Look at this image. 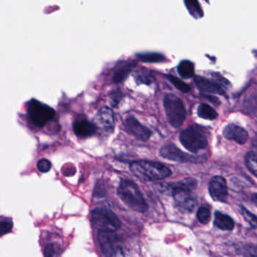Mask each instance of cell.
<instances>
[{
    "mask_svg": "<svg viewBox=\"0 0 257 257\" xmlns=\"http://www.w3.org/2000/svg\"><path fill=\"white\" fill-rule=\"evenodd\" d=\"M197 185L196 179L187 178L175 183L160 184L163 191L172 193L177 208L184 213L192 212L197 205V200L193 196V190Z\"/></svg>",
    "mask_w": 257,
    "mask_h": 257,
    "instance_id": "1",
    "label": "cell"
},
{
    "mask_svg": "<svg viewBox=\"0 0 257 257\" xmlns=\"http://www.w3.org/2000/svg\"><path fill=\"white\" fill-rule=\"evenodd\" d=\"M130 168L135 176L144 181H159L172 175V171L167 166L156 162H133Z\"/></svg>",
    "mask_w": 257,
    "mask_h": 257,
    "instance_id": "2",
    "label": "cell"
},
{
    "mask_svg": "<svg viewBox=\"0 0 257 257\" xmlns=\"http://www.w3.org/2000/svg\"><path fill=\"white\" fill-rule=\"evenodd\" d=\"M119 198L133 211L144 213L148 211V204L139 187L130 180H123L117 189Z\"/></svg>",
    "mask_w": 257,
    "mask_h": 257,
    "instance_id": "3",
    "label": "cell"
},
{
    "mask_svg": "<svg viewBox=\"0 0 257 257\" xmlns=\"http://www.w3.org/2000/svg\"><path fill=\"white\" fill-rule=\"evenodd\" d=\"M91 222L99 232H116L121 226L117 215L106 208H95L91 213Z\"/></svg>",
    "mask_w": 257,
    "mask_h": 257,
    "instance_id": "4",
    "label": "cell"
},
{
    "mask_svg": "<svg viewBox=\"0 0 257 257\" xmlns=\"http://www.w3.org/2000/svg\"><path fill=\"white\" fill-rule=\"evenodd\" d=\"M163 105L169 123L175 128L182 126L187 112L181 99L175 95L167 94L163 99Z\"/></svg>",
    "mask_w": 257,
    "mask_h": 257,
    "instance_id": "5",
    "label": "cell"
},
{
    "mask_svg": "<svg viewBox=\"0 0 257 257\" xmlns=\"http://www.w3.org/2000/svg\"><path fill=\"white\" fill-rule=\"evenodd\" d=\"M180 141L186 149L192 153L206 148L208 139L203 130L199 126H191L181 132Z\"/></svg>",
    "mask_w": 257,
    "mask_h": 257,
    "instance_id": "6",
    "label": "cell"
},
{
    "mask_svg": "<svg viewBox=\"0 0 257 257\" xmlns=\"http://www.w3.org/2000/svg\"><path fill=\"white\" fill-rule=\"evenodd\" d=\"M98 241L105 257L123 256V241L115 232H99Z\"/></svg>",
    "mask_w": 257,
    "mask_h": 257,
    "instance_id": "7",
    "label": "cell"
},
{
    "mask_svg": "<svg viewBox=\"0 0 257 257\" xmlns=\"http://www.w3.org/2000/svg\"><path fill=\"white\" fill-rule=\"evenodd\" d=\"M28 114L33 124L37 127L42 128L54 118L55 111L48 105L33 99L29 103Z\"/></svg>",
    "mask_w": 257,
    "mask_h": 257,
    "instance_id": "8",
    "label": "cell"
},
{
    "mask_svg": "<svg viewBox=\"0 0 257 257\" xmlns=\"http://www.w3.org/2000/svg\"><path fill=\"white\" fill-rule=\"evenodd\" d=\"M160 155L167 160L181 163H198L201 161L200 157L186 154L172 144L164 145L160 149Z\"/></svg>",
    "mask_w": 257,
    "mask_h": 257,
    "instance_id": "9",
    "label": "cell"
},
{
    "mask_svg": "<svg viewBox=\"0 0 257 257\" xmlns=\"http://www.w3.org/2000/svg\"><path fill=\"white\" fill-rule=\"evenodd\" d=\"M93 123L96 126V130H99L102 134H111L114 130L113 111L108 107L101 108L95 116Z\"/></svg>",
    "mask_w": 257,
    "mask_h": 257,
    "instance_id": "10",
    "label": "cell"
},
{
    "mask_svg": "<svg viewBox=\"0 0 257 257\" xmlns=\"http://www.w3.org/2000/svg\"><path fill=\"white\" fill-rule=\"evenodd\" d=\"M209 193L214 201L226 202L228 197L226 180L221 176H214L211 178L209 184Z\"/></svg>",
    "mask_w": 257,
    "mask_h": 257,
    "instance_id": "11",
    "label": "cell"
},
{
    "mask_svg": "<svg viewBox=\"0 0 257 257\" xmlns=\"http://www.w3.org/2000/svg\"><path fill=\"white\" fill-rule=\"evenodd\" d=\"M124 126L130 134L143 142L148 141L151 138V130L143 126L140 122L138 121L136 117L133 116L126 117L124 121Z\"/></svg>",
    "mask_w": 257,
    "mask_h": 257,
    "instance_id": "12",
    "label": "cell"
},
{
    "mask_svg": "<svg viewBox=\"0 0 257 257\" xmlns=\"http://www.w3.org/2000/svg\"><path fill=\"white\" fill-rule=\"evenodd\" d=\"M223 136L229 140H232L239 145H243L248 140V133L244 128L231 123L223 130Z\"/></svg>",
    "mask_w": 257,
    "mask_h": 257,
    "instance_id": "13",
    "label": "cell"
},
{
    "mask_svg": "<svg viewBox=\"0 0 257 257\" xmlns=\"http://www.w3.org/2000/svg\"><path fill=\"white\" fill-rule=\"evenodd\" d=\"M195 84L202 93L208 94H224V90L220 85L202 77H195Z\"/></svg>",
    "mask_w": 257,
    "mask_h": 257,
    "instance_id": "14",
    "label": "cell"
},
{
    "mask_svg": "<svg viewBox=\"0 0 257 257\" xmlns=\"http://www.w3.org/2000/svg\"><path fill=\"white\" fill-rule=\"evenodd\" d=\"M73 130L75 135L81 138L90 137L97 131L94 123L86 120L75 121L73 124Z\"/></svg>",
    "mask_w": 257,
    "mask_h": 257,
    "instance_id": "15",
    "label": "cell"
},
{
    "mask_svg": "<svg viewBox=\"0 0 257 257\" xmlns=\"http://www.w3.org/2000/svg\"><path fill=\"white\" fill-rule=\"evenodd\" d=\"M214 226L221 230L230 231L234 228V221L229 216L222 213H215V217H214Z\"/></svg>",
    "mask_w": 257,
    "mask_h": 257,
    "instance_id": "16",
    "label": "cell"
},
{
    "mask_svg": "<svg viewBox=\"0 0 257 257\" xmlns=\"http://www.w3.org/2000/svg\"><path fill=\"white\" fill-rule=\"evenodd\" d=\"M197 113L199 117L205 119V120H214L218 116L217 111L212 107L205 103L201 104L199 105Z\"/></svg>",
    "mask_w": 257,
    "mask_h": 257,
    "instance_id": "17",
    "label": "cell"
},
{
    "mask_svg": "<svg viewBox=\"0 0 257 257\" xmlns=\"http://www.w3.org/2000/svg\"><path fill=\"white\" fill-rule=\"evenodd\" d=\"M194 65L189 60H184L178 66V74L184 78H190L194 75Z\"/></svg>",
    "mask_w": 257,
    "mask_h": 257,
    "instance_id": "18",
    "label": "cell"
},
{
    "mask_svg": "<svg viewBox=\"0 0 257 257\" xmlns=\"http://www.w3.org/2000/svg\"><path fill=\"white\" fill-rule=\"evenodd\" d=\"M132 68H133V66L130 65V63L119 68L114 73V78H113L114 82L120 83L124 81L127 78L128 74L131 72Z\"/></svg>",
    "mask_w": 257,
    "mask_h": 257,
    "instance_id": "19",
    "label": "cell"
},
{
    "mask_svg": "<svg viewBox=\"0 0 257 257\" xmlns=\"http://www.w3.org/2000/svg\"><path fill=\"white\" fill-rule=\"evenodd\" d=\"M138 57L141 60L144 62H148V63H157V62H161L164 60V57L161 54H142L138 55Z\"/></svg>",
    "mask_w": 257,
    "mask_h": 257,
    "instance_id": "20",
    "label": "cell"
},
{
    "mask_svg": "<svg viewBox=\"0 0 257 257\" xmlns=\"http://www.w3.org/2000/svg\"><path fill=\"white\" fill-rule=\"evenodd\" d=\"M246 163L249 170L257 177V154L249 153L246 157Z\"/></svg>",
    "mask_w": 257,
    "mask_h": 257,
    "instance_id": "21",
    "label": "cell"
},
{
    "mask_svg": "<svg viewBox=\"0 0 257 257\" xmlns=\"http://www.w3.org/2000/svg\"><path fill=\"white\" fill-rule=\"evenodd\" d=\"M187 9L190 11L191 15L195 17H201L202 15V10L199 7L198 0H185Z\"/></svg>",
    "mask_w": 257,
    "mask_h": 257,
    "instance_id": "22",
    "label": "cell"
},
{
    "mask_svg": "<svg viewBox=\"0 0 257 257\" xmlns=\"http://www.w3.org/2000/svg\"><path fill=\"white\" fill-rule=\"evenodd\" d=\"M197 218L202 224H207L211 219V211L207 207H201L197 212Z\"/></svg>",
    "mask_w": 257,
    "mask_h": 257,
    "instance_id": "23",
    "label": "cell"
},
{
    "mask_svg": "<svg viewBox=\"0 0 257 257\" xmlns=\"http://www.w3.org/2000/svg\"><path fill=\"white\" fill-rule=\"evenodd\" d=\"M168 78H169L171 83H172L177 89H178L180 91L183 92V93H188V92L190 91V87H189L187 84H185L184 81H181V80L178 79L176 77L172 76V75H169Z\"/></svg>",
    "mask_w": 257,
    "mask_h": 257,
    "instance_id": "24",
    "label": "cell"
},
{
    "mask_svg": "<svg viewBox=\"0 0 257 257\" xmlns=\"http://www.w3.org/2000/svg\"><path fill=\"white\" fill-rule=\"evenodd\" d=\"M241 212L244 218L247 220V223L250 225L251 227L257 228V217L256 215L252 214L248 210L244 208H241Z\"/></svg>",
    "mask_w": 257,
    "mask_h": 257,
    "instance_id": "25",
    "label": "cell"
},
{
    "mask_svg": "<svg viewBox=\"0 0 257 257\" xmlns=\"http://www.w3.org/2000/svg\"><path fill=\"white\" fill-rule=\"evenodd\" d=\"M37 169L42 173H47L51 169V163L46 159H42L37 163Z\"/></svg>",
    "mask_w": 257,
    "mask_h": 257,
    "instance_id": "26",
    "label": "cell"
},
{
    "mask_svg": "<svg viewBox=\"0 0 257 257\" xmlns=\"http://www.w3.org/2000/svg\"><path fill=\"white\" fill-rule=\"evenodd\" d=\"M12 226H13V224H12V222H0V236L10 232L12 231Z\"/></svg>",
    "mask_w": 257,
    "mask_h": 257,
    "instance_id": "27",
    "label": "cell"
},
{
    "mask_svg": "<svg viewBox=\"0 0 257 257\" xmlns=\"http://www.w3.org/2000/svg\"><path fill=\"white\" fill-rule=\"evenodd\" d=\"M153 80H154V78H152L151 75H146V74H139L136 77V81L140 84H150L154 81Z\"/></svg>",
    "mask_w": 257,
    "mask_h": 257,
    "instance_id": "28",
    "label": "cell"
},
{
    "mask_svg": "<svg viewBox=\"0 0 257 257\" xmlns=\"http://www.w3.org/2000/svg\"><path fill=\"white\" fill-rule=\"evenodd\" d=\"M110 96H111V104H112L113 106H116L120 102V99H122L123 94L120 90H115L110 94Z\"/></svg>",
    "mask_w": 257,
    "mask_h": 257,
    "instance_id": "29",
    "label": "cell"
},
{
    "mask_svg": "<svg viewBox=\"0 0 257 257\" xmlns=\"http://www.w3.org/2000/svg\"><path fill=\"white\" fill-rule=\"evenodd\" d=\"M57 252V246L54 244H49L45 249V257H54Z\"/></svg>",
    "mask_w": 257,
    "mask_h": 257,
    "instance_id": "30",
    "label": "cell"
},
{
    "mask_svg": "<svg viewBox=\"0 0 257 257\" xmlns=\"http://www.w3.org/2000/svg\"><path fill=\"white\" fill-rule=\"evenodd\" d=\"M251 146V152L253 153V154H257V134L256 136H255L254 139H253V142H252Z\"/></svg>",
    "mask_w": 257,
    "mask_h": 257,
    "instance_id": "31",
    "label": "cell"
},
{
    "mask_svg": "<svg viewBox=\"0 0 257 257\" xmlns=\"http://www.w3.org/2000/svg\"><path fill=\"white\" fill-rule=\"evenodd\" d=\"M205 97L208 98L209 100H211V102H214V103H219L218 99L217 98L214 97V96H209V95H205Z\"/></svg>",
    "mask_w": 257,
    "mask_h": 257,
    "instance_id": "32",
    "label": "cell"
},
{
    "mask_svg": "<svg viewBox=\"0 0 257 257\" xmlns=\"http://www.w3.org/2000/svg\"><path fill=\"white\" fill-rule=\"evenodd\" d=\"M252 200H253V203L257 206V193L253 195V197H252Z\"/></svg>",
    "mask_w": 257,
    "mask_h": 257,
    "instance_id": "33",
    "label": "cell"
}]
</instances>
